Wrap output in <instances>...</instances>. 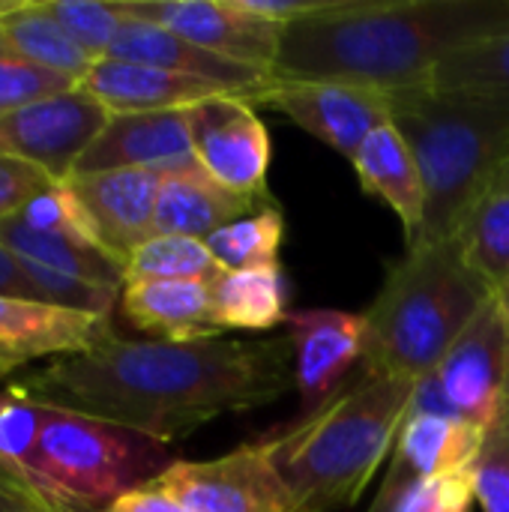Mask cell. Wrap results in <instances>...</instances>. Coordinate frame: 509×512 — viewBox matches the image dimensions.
I'll use <instances>...</instances> for the list:
<instances>
[{"label": "cell", "instance_id": "1", "mask_svg": "<svg viewBox=\"0 0 509 512\" xmlns=\"http://www.w3.org/2000/svg\"><path fill=\"white\" fill-rule=\"evenodd\" d=\"M15 387L36 402L171 444L222 414L282 399L294 387V354L288 336L162 342L123 339L111 330Z\"/></svg>", "mask_w": 509, "mask_h": 512}, {"label": "cell", "instance_id": "2", "mask_svg": "<svg viewBox=\"0 0 509 512\" xmlns=\"http://www.w3.org/2000/svg\"><path fill=\"white\" fill-rule=\"evenodd\" d=\"M509 30V0H333L282 30L273 78L426 90L444 60Z\"/></svg>", "mask_w": 509, "mask_h": 512}, {"label": "cell", "instance_id": "3", "mask_svg": "<svg viewBox=\"0 0 509 512\" xmlns=\"http://www.w3.org/2000/svg\"><path fill=\"white\" fill-rule=\"evenodd\" d=\"M168 444L69 408L0 390V465L39 498L75 512L105 510L171 465Z\"/></svg>", "mask_w": 509, "mask_h": 512}, {"label": "cell", "instance_id": "4", "mask_svg": "<svg viewBox=\"0 0 509 512\" xmlns=\"http://www.w3.org/2000/svg\"><path fill=\"white\" fill-rule=\"evenodd\" d=\"M414 387L408 378L363 372L318 411L267 438L291 512H339L363 498L396 447Z\"/></svg>", "mask_w": 509, "mask_h": 512}, {"label": "cell", "instance_id": "5", "mask_svg": "<svg viewBox=\"0 0 509 512\" xmlns=\"http://www.w3.org/2000/svg\"><path fill=\"white\" fill-rule=\"evenodd\" d=\"M393 123L414 150L426 192L408 249L453 240L509 162V96L405 90Z\"/></svg>", "mask_w": 509, "mask_h": 512}, {"label": "cell", "instance_id": "6", "mask_svg": "<svg viewBox=\"0 0 509 512\" xmlns=\"http://www.w3.org/2000/svg\"><path fill=\"white\" fill-rule=\"evenodd\" d=\"M492 297L498 294L468 270L456 237L408 249L363 312L369 327L363 372L426 378Z\"/></svg>", "mask_w": 509, "mask_h": 512}, {"label": "cell", "instance_id": "7", "mask_svg": "<svg viewBox=\"0 0 509 512\" xmlns=\"http://www.w3.org/2000/svg\"><path fill=\"white\" fill-rule=\"evenodd\" d=\"M153 486L189 512H291L267 438L207 462H171Z\"/></svg>", "mask_w": 509, "mask_h": 512}, {"label": "cell", "instance_id": "8", "mask_svg": "<svg viewBox=\"0 0 509 512\" xmlns=\"http://www.w3.org/2000/svg\"><path fill=\"white\" fill-rule=\"evenodd\" d=\"M114 114L87 90L72 87L0 117V156L21 159L51 180H69L78 159Z\"/></svg>", "mask_w": 509, "mask_h": 512}, {"label": "cell", "instance_id": "9", "mask_svg": "<svg viewBox=\"0 0 509 512\" xmlns=\"http://www.w3.org/2000/svg\"><path fill=\"white\" fill-rule=\"evenodd\" d=\"M399 93L339 84V81H279L273 78L255 105L285 114L348 162L357 147L381 126L393 123Z\"/></svg>", "mask_w": 509, "mask_h": 512}, {"label": "cell", "instance_id": "10", "mask_svg": "<svg viewBox=\"0 0 509 512\" xmlns=\"http://www.w3.org/2000/svg\"><path fill=\"white\" fill-rule=\"evenodd\" d=\"M192 150L207 177L219 186L270 201L267 174L273 144L255 105L237 93L213 96L189 108Z\"/></svg>", "mask_w": 509, "mask_h": 512}, {"label": "cell", "instance_id": "11", "mask_svg": "<svg viewBox=\"0 0 509 512\" xmlns=\"http://www.w3.org/2000/svg\"><path fill=\"white\" fill-rule=\"evenodd\" d=\"M123 18L159 24L204 51L273 75L282 30L249 15L237 0H114Z\"/></svg>", "mask_w": 509, "mask_h": 512}, {"label": "cell", "instance_id": "12", "mask_svg": "<svg viewBox=\"0 0 509 512\" xmlns=\"http://www.w3.org/2000/svg\"><path fill=\"white\" fill-rule=\"evenodd\" d=\"M435 378L459 414V420L489 429L509 393L507 327L498 297L468 324V330L444 354Z\"/></svg>", "mask_w": 509, "mask_h": 512}, {"label": "cell", "instance_id": "13", "mask_svg": "<svg viewBox=\"0 0 509 512\" xmlns=\"http://www.w3.org/2000/svg\"><path fill=\"white\" fill-rule=\"evenodd\" d=\"M294 354L300 417L330 402L348 375L366 360V315L342 309H297L285 321Z\"/></svg>", "mask_w": 509, "mask_h": 512}, {"label": "cell", "instance_id": "14", "mask_svg": "<svg viewBox=\"0 0 509 512\" xmlns=\"http://www.w3.org/2000/svg\"><path fill=\"white\" fill-rule=\"evenodd\" d=\"M189 111L114 114L99 138L78 159L72 174L153 171L162 177L198 171Z\"/></svg>", "mask_w": 509, "mask_h": 512}, {"label": "cell", "instance_id": "15", "mask_svg": "<svg viewBox=\"0 0 509 512\" xmlns=\"http://www.w3.org/2000/svg\"><path fill=\"white\" fill-rule=\"evenodd\" d=\"M162 180L165 177L153 171H99L69 177L102 249L120 264H126L129 255L156 234L153 219Z\"/></svg>", "mask_w": 509, "mask_h": 512}, {"label": "cell", "instance_id": "16", "mask_svg": "<svg viewBox=\"0 0 509 512\" xmlns=\"http://www.w3.org/2000/svg\"><path fill=\"white\" fill-rule=\"evenodd\" d=\"M111 333L108 318L0 297V375L42 357H69L87 351Z\"/></svg>", "mask_w": 509, "mask_h": 512}, {"label": "cell", "instance_id": "17", "mask_svg": "<svg viewBox=\"0 0 509 512\" xmlns=\"http://www.w3.org/2000/svg\"><path fill=\"white\" fill-rule=\"evenodd\" d=\"M486 429H477L465 420L435 417V414H408L393 447V462L387 480L372 507H384L402 486L414 480H435L459 471H471Z\"/></svg>", "mask_w": 509, "mask_h": 512}, {"label": "cell", "instance_id": "18", "mask_svg": "<svg viewBox=\"0 0 509 512\" xmlns=\"http://www.w3.org/2000/svg\"><path fill=\"white\" fill-rule=\"evenodd\" d=\"M108 57L159 66V69H168V72H177V75L204 78V81H213V84L249 99L252 105L258 102V96L273 81V75H267V72H258L252 66L225 60V57H219L213 51H204L195 42H189V39L159 27V24L138 21V18L123 21Z\"/></svg>", "mask_w": 509, "mask_h": 512}, {"label": "cell", "instance_id": "19", "mask_svg": "<svg viewBox=\"0 0 509 512\" xmlns=\"http://www.w3.org/2000/svg\"><path fill=\"white\" fill-rule=\"evenodd\" d=\"M93 99H99L111 114H153V111H189L213 96H225L231 90L192 78L177 75L159 66L102 57L93 63L87 78L78 84ZM249 102V99H246Z\"/></svg>", "mask_w": 509, "mask_h": 512}, {"label": "cell", "instance_id": "20", "mask_svg": "<svg viewBox=\"0 0 509 512\" xmlns=\"http://www.w3.org/2000/svg\"><path fill=\"white\" fill-rule=\"evenodd\" d=\"M213 282L138 279L120 291L123 318L162 342H198L228 336L213 306Z\"/></svg>", "mask_w": 509, "mask_h": 512}, {"label": "cell", "instance_id": "21", "mask_svg": "<svg viewBox=\"0 0 509 512\" xmlns=\"http://www.w3.org/2000/svg\"><path fill=\"white\" fill-rule=\"evenodd\" d=\"M273 201H258L240 192L219 186L201 168L186 174H171L162 180L159 201H156V234H177L192 240H207L219 228L246 219Z\"/></svg>", "mask_w": 509, "mask_h": 512}, {"label": "cell", "instance_id": "22", "mask_svg": "<svg viewBox=\"0 0 509 512\" xmlns=\"http://www.w3.org/2000/svg\"><path fill=\"white\" fill-rule=\"evenodd\" d=\"M351 165L357 171L360 189L378 201H384L402 222L405 237L411 240L423 222L426 210V192L423 177L414 159L411 144L396 129V123H387L375 129L351 156Z\"/></svg>", "mask_w": 509, "mask_h": 512}, {"label": "cell", "instance_id": "23", "mask_svg": "<svg viewBox=\"0 0 509 512\" xmlns=\"http://www.w3.org/2000/svg\"><path fill=\"white\" fill-rule=\"evenodd\" d=\"M0 243L27 267H39L66 279L102 285V288H117L123 291L126 273L117 258H111L99 246H87L69 237H54L42 234L30 225H24L18 216L0 222Z\"/></svg>", "mask_w": 509, "mask_h": 512}, {"label": "cell", "instance_id": "24", "mask_svg": "<svg viewBox=\"0 0 509 512\" xmlns=\"http://www.w3.org/2000/svg\"><path fill=\"white\" fill-rule=\"evenodd\" d=\"M213 306L225 333L249 330L267 333L288 321L291 309V282L282 267L270 270H243V273H222L213 285Z\"/></svg>", "mask_w": 509, "mask_h": 512}, {"label": "cell", "instance_id": "25", "mask_svg": "<svg viewBox=\"0 0 509 512\" xmlns=\"http://www.w3.org/2000/svg\"><path fill=\"white\" fill-rule=\"evenodd\" d=\"M0 33L9 42L15 54L24 60L63 75L75 84L87 78L93 69V57L54 21V15L45 9V3H27L21 0L9 15L0 18Z\"/></svg>", "mask_w": 509, "mask_h": 512}, {"label": "cell", "instance_id": "26", "mask_svg": "<svg viewBox=\"0 0 509 512\" xmlns=\"http://www.w3.org/2000/svg\"><path fill=\"white\" fill-rule=\"evenodd\" d=\"M459 252L468 270L501 294L509 282V189H489L456 231Z\"/></svg>", "mask_w": 509, "mask_h": 512}, {"label": "cell", "instance_id": "27", "mask_svg": "<svg viewBox=\"0 0 509 512\" xmlns=\"http://www.w3.org/2000/svg\"><path fill=\"white\" fill-rule=\"evenodd\" d=\"M282 240H285V216L276 204H267L258 213L219 228L204 243L225 273H243V270L279 267Z\"/></svg>", "mask_w": 509, "mask_h": 512}, {"label": "cell", "instance_id": "28", "mask_svg": "<svg viewBox=\"0 0 509 512\" xmlns=\"http://www.w3.org/2000/svg\"><path fill=\"white\" fill-rule=\"evenodd\" d=\"M126 282L165 279V282H216L225 270L213 258L204 240L153 234L123 264Z\"/></svg>", "mask_w": 509, "mask_h": 512}, {"label": "cell", "instance_id": "29", "mask_svg": "<svg viewBox=\"0 0 509 512\" xmlns=\"http://www.w3.org/2000/svg\"><path fill=\"white\" fill-rule=\"evenodd\" d=\"M429 90L509 96V30L444 60Z\"/></svg>", "mask_w": 509, "mask_h": 512}, {"label": "cell", "instance_id": "30", "mask_svg": "<svg viewBox=\"0 0 509 512\" xmlns=\"http://www.w3.org/2000/svg\"><path fill=\"white\" fill-rule=\"evenodd\" d=\"M18 219L42 234H54V237H69L87 246H99L96 228L81 204V198L75 195V189L69 186V180H54L45 192H39L21 213Z\"/></svg>", "mask_w": 509, "mask_h": 512}, {"label": "cell", "instance_id": "31", "mask_svg": "<svg viewBox=\"0 0 509 512\" xmlns=\"http://www.w3.org/2000/svg\"><path fill=\"white\" fill-rule=\"evenodd\" d=\"M45 9L54 15V21L93 57H108L120 27L123 15L117 3H99V0H45Z\"/></svg>", "mask_w": 509, "mask_h": 512}, {"label": "cell", "instance_id": "32", "mask_svg": "<svg viewBox=\"0 0 509 512\" xmlns=\"http://www.w3.org/2000/svg\"><path fill=\"white\" fill-rule=\"evenodd\" d=\"M477 504V483L474 468L435 477V480H414L402 486L384 507L369 512H471Z\"/></svg>", "mask_w": 509, "mask_h": 512}, {"label": "cell", "instance_id": "33", "mask_svg": "<svg viewBox=\"0 0 509 512\" xmlns=\"http://www.w3.org/2000/svg\"><path fill=\"white\" fill-rule=\"evenodd\" d=\"M474 483L483 512H509V396L495 423L486 429L480 456L474 462Z\"/></svg>", "mask_w": 509, "mask_h": 512}, {"label": "cell", "instance_id": "34", "mask_svg": "<svg viewBox=\"0 0 509 512\" xmlns=\"http://www.w3.org/2000/svg\"><path fill=\"white\" fill-rule=\"evenodd\" d=\"M72 87H78V84L15 54L0 33V117L24 108L36 99L72 90Z\"/></svg>", "mask_w": 509, "mask_h": 512}, {"label": "cell", "instance_id": "35", "mask_svg": "<svg viewBox=\"0 0 509 512\" xmlns=\"http://www.w3.org/2000/svg\"><path fill=\"white\" fill-rule=\"evenodd\" d=\"M54 180L12 156H0V222L18 216L39 192H45Z\"/></svg>", "mask_w": 509, "mask_h": 512}, {"label": "cell", "instance_id": "36", "mask_svg": "<svg viewBox=\"0 0 509 512\" xmlns=\"http://www.w3.org/2000/svg\"><path fill=\"white\" fill-rule=\"evenodd\" d=\"M57 504L39 498L27 483L0 465V512H51Z\"/></svg>", "mask_w": 509, "mask_h": 512}, {"label": "cell", "instance_id": "37", "mask_svg": "<svg viewBox=\"0 0 509 512\" xmlns=\"http://www.w3.org/2000/svg\"><path fill=\"white\" fill-rule=\"evenodd\" d=\"M102 512H189L180 501H174L171 495L159 492L153 483L117 498L114 504H108Z\"/></svg>", "mask_w": 509, "mask_h": 512}, {"label": "cell", "instance_id": "38", "mask_svg": "<svg viewBox=\"0 0 509 512\" xmlns=\"http://www.w3.org/2000/svg\"><path fill=\"white\" fill-rule=\"evenodd\" d=\"M0 297H15V300H39L36 285L30 282V276L21 270L18 258L0 243Z\"/></svg>", "mask_w": 509, "mask_h": 512}, {"label": "cell", "instance_id": "39", "mask_svg": "<svg viewBox=\"0 0 509 512\" xmlns=\"http://www.w3.org/2000/svg\"><path fill=\"white\" fill-rule=\"evenodd\" d=\"M498 303H501V315H504V327H507V351H509V282L504 285V288H501V294H498Z\"/></svg>", "mask_w": 509, "mask_h": 512}, {"label": "cell", "instance_id": "40", "mask_svg": "<svg viewBox=\"0 0 509 512\" xmlns=\"http://www.w3.org/2000/svg\"><path fill=\"white\" fill-rule=\"evenodd\" d=\"M492 189H509V162L501 168V174L495 177V183H492Z\"/></svg>", "mask_w": 509, "mask_h": 512}, {"label": "cell", "instance_id": "41", "mask_svg": "<svg viewBox=\"0 0 509 512\" xmlns=\"http://www.w3.org/2000/svg\"><path fill=\"white\" fill-rule=\"evenodd\" d=\"M18 3H21V0H0V18H3V15H9Z\"/></svg>", "mask_w": 509, "mask_h": 512}, {"label": "cell", "instance_id": "42", "mask_svg": "<svg viewBox=\"0 0 509 512\" xmlns=\"http://www.w3.org/2000/svg\"><path fill=\"white\" fill-rule=\"evenodd\" d=\"M51 512H75V510H66V507H54Z\"/></svg>", "mask_w": 509, "mask_h": 512}, {"label": "cell", "instance_id": "43", "mask_svg": "<svg viewBox=\"0 0 509 512\" xmlns=\"http://www.w3.org/2000/svg\"><path fill=\"white\" fill-rule=\"evenodd\" d=\"M0 378H3V375H0Z\"/></svg>", "mask_w": 509, "mask_h": 512}]
</instances>
